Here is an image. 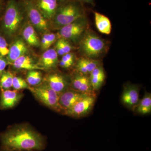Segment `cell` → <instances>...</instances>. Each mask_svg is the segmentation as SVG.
I'll return each mask as SVG.
<instances>
[{
	"label": "cell",
	"instance_id": "1",
	"mask_svg": "<svg viewBox=\"0 0 151 151\" xmlns=\"http://www.w3.org/2000/svg\"><path fill=\"white\" fill-rule=\"evenodd\" d=\"M4 150L10 151H35L45 148V142L40 134L27 125L9 129L0 136Z\"/></svg>",
	"mask_w": 151,
	"mask_h": 151
},
{
	"label": "cell",
	"instance_id": "2",
	"mask_svg": "<svg viewBox=\"0 0 151 151\" xmlns=\"http://www.w3.org/2000/svg\"><path fill=\"white\" fill-rule=\"evenodd\" d=\"M26 18L24 6H22L16 0H9L0 27L4 37L11 39L17 36L24 26Z\"/></svg>",
	"mask_w": 151,
	"mask_h": 151
},
{
	"label": "cell",
	"instance_id": "3",
	"mask_svg": "<svg viewBox=\"0 0 151 151\" xmlns=\"http://www.w3.org/2000/svg\"><path fill=\"white\" fill-rule=\"evenodd\" d=\"M84 17V9L79 2L68 1L58 6L52 20L51 26L59 30L66 25Z\"/></svg>",
	"mask_w": 151,
	"mask_h": 151
},
{
	"label": "cell",
	"instance_id": "4",
	"mask_svg": "<svg viewBox=\"0 0 151 151\" xmlns=\"http://www.w3.org/2000/svg\"><path fill=\"white\" fill-rule=\"evenodd\" d=\"M80 51L85 57L96 59L106 50L105 41L95 33L87 31L79 42Z\"/></svg>",
	"mask_w": 151,
	"mask_h": 151
},
{
	"label": "cell",
	"instance_id": "5",
	"mask_svg": "<svg viewBox=\"0 0 151 151\" xmlns=\"http://www.w3.org/2000/svg\"><path fill=\"white\" fill-rule=\"evenodd\" d=\"M29 90L41 103L58 112H63L59 103L60 94L55 92L45 82L30 87Z\"/></svg>",
	"mask_w": 151,
	"mask_h": 151
},
{
	"label": "cell",
	"instance_id": "6",
	"mask_svg": "<svg viewBox=\"0 0 151 151\" xmlns=\"http://www.w3.org/2000/svg\"><path fill=\"white\" fill-rule=\"evenodd\" d=\"M88 22L85 16L59 29V35L74 43L80 42L86 32L88 27Z\"/></svg>",
	"mask_w": 151,
	"mask_h": 151
},
{
	"label": "cell",
	"instance_id": "7",
	"mask_svg": "<svg viewBox=\"0 0 151 151\" xmlns=\"http://www.w3.org/2000/svg\"><path fill=\"white\" fill-rule=\"evenodd\" d=\"M24 6L29 23L36 31L42 33L48 32L50 26L48 21L45 18L33 1L27 0Z\"/></svg>",
	"mask_w": 151,
	"mask_h": 151
},
{
	"label": "cell",
	"instance_id": "8",
	"mask_svg": "<svg viewBox=\"0 0 151 151\" xmlns=\"http://www.w3.org/2000/svg\"><path fill=\"white\" fill-rule=\"evenodd\" d=\"M96 101L95 94H86L73 107L68 110L65 115L76 118H80L88 115L92 111Z\"/></svg>",
	"mask_w": 151,
	"mask_h": 151
},
{
	"label": "cell",
	"instance_id": "9",
	"mask_svg": "<svg viewBox=\"0 0 151 151\" xmlns=\"http://www.w3.org/2000/svg\"><path fill=\"white\" fill-rule=\"evenodd\" d=\"M139 88L136 84L127 83L124 85L121 100L123 104L129 109L134 110L139 101Z\"/></svg>",
	"mask_w": 151,
	"mask_h": 151
},
{
	"label": "cell",
	"instance_id": "10",
	"mask_svg": "<svg viewBox=\"0 0 151 151\" xmlns=\"http://www.w3.org/2000/svg\"><path fill=\"white\" fill-rule=\"evenodd\" d=\"M87 94H84L73 89H68L60 94L59 103L63 113L65 112Z\"/></svg>",
	"mask_w": 151,
	"mask_h": 151
},
{
	"label": "cell",
	"instance_id": "11",
	"mask_svg": "<svg viewBox=\"0 0 151 151\" xmlns=\"http://www.w3.org/2000/svg\"><path fill=\"white\" fill-rule=\"evenodd\" d=\"M44 82L60 94L68 89L70 84L65 76L59 73H52L47 74L45 76Z\"/></svg>",
	"mask_w": 151,
	"mask_h": 151
},
{
	"label": "cell",
	"instance_id": "12",
	"mask_svg": "<svg viewBox=\"0 0 151 151\" xmlns=\"http://www.w3.org/2000/svg\"><path fill=\"white\" fill-rule=\"evenodd\" d=\"M28 52L27 44L22 37H17L9 47V52L6 58L9 64H12L20 57L27 55Z\"/></svg>",
	"mask_w": 151,
	"mask_h": 151
},
{
	"label": "cell",
	"instance_id": "13",
	"mask_svg": "<svg viewBox=\"0 0 151 151\" xmlns=\"http://www.w3.org/2000/svg\"><path fill=\"white\" fill-rule=\"evenodd\" d=\"M71 84L72 89L78 92L87 94H95L91 86L89 75L77 72L71 79Z\"/></svg>",
	"mask_w": 151,
	"mask_h": 151
},
{
	"label": "cell",
	"instance_id": "14",
	"mask_svg": "<svg viewBox=\"0 0 151 151\" xmlns=\"http://www.w3.org/2000/svg\"><path fill=\"white\" fill-rule=\"evenodd\" d=\"M23 96L22 93L14 89L1 91L0 96V108L1 109L12 108L19 102Z\"/></svg>",
	"mask_w": 151,
	"mask_h": 151
},
{
	"label": "cell",
	"instance_id": "15",
	"mask_svg": "<svg viewBox=\"0 0 151 151\" xmlns=\"http://www.w3.org/2000/svg\"><path fill=\"white\" fill-rule=\"evenodd\" d=\"M57 0H36L34 3L45 18L51 22L58 7Z\"/></svg>",
	"mask_w": 151,
	"mask_h": 151
},
{
	"label": "cell",
	"instance_id": "16",
	"mask_svg": "<svg viewBox=\"0 0 151 151\" xmlns=\"http://www.w3.org/2000/svg\"><path fill=\"white\" fill-rule=\"evenodd\" d=\"M58 63V55L55 50L49 48L42 55L37 64L45 70H47L56 67Z\"/></svg>",
	"mask_w": 151,
	"mask_h": 151
},
{
	"label": "cell",
	"instance_id": "17",
	"mask_svg": "<svg viewBox=\"0 0 151 151\" xmlns=\"http://www.w3.org/2000/svg\"><path fill=\"white\" fill-rule=\"evenodd\" d=\"M12 65L14 68L17 70H45L38 65L32 57L27 54L20 57L13 63Z\"/></svg>",
	"mask_w": 151,
	"mask_h": 151
},
{
	"label": "cell",
	"instance_id": "18",
	"mask_svg": "<svg viewBox=\"0 0 151 151\" xmlns=\"http://www.w3.org/2000/svg\"><path fill=\"white\" fill-rule=\"evenodd\" d=\"M100 64V61L98 60L81 58L76 63V68L78 73L89 75L92 70L99 66Z\"/></svg>",
	"mask_w": 151,
	"mask_h": 151
},
{
	"label": "cell",
	"instance_id": "19",
	"mask_svg": "<svg viewBox=\"0 0 151 151\" xmlns=\"http://www.w3.org/2000/svg\"><path fill=\"white\" fill-rule=\"evenodd\" d=\"M22 36L26 43L30 46L38 47L40 46V41L37 32L29 23L24 25L22 29Z\"/></svg>",
	"mask_w": 151,
	"mask_h": 151
},
{
	"label": "cell",
	"instance_id": "20",
	"mask_svg": "<svg viewBox=\"0 0 151 151\" xmlns=\"http://www.w3.org/2000/svg\"><path fill=\"white\" fill-rule=\"evenodd\" d=\"M89 76L93 91L99 90L103 85L106 77L103 67L100 65L97 66L92 70Z\"/></svg>",
	"mask_w": 151,
	"mask_h": 151
},
{
	"label": "cell",
	"instance_id": "21",
	"mask_svg": "<svg viewBox=\"0 0 151 151\" xmlns=\"http://www.w3.org/2000/svg\"><path fill=\"white\" fill-rule=\"evenodd\" d=\"M95 25L98 30L101 33L109 35L112 30V25L107 17L97 12H94Z\"/></svg>",
	"mask_w": 151,
	"mask_h": 151
},
{
	"label": "cell",
	"instance_id": "22",
	"mask_svg": "<svg viewBox=\"0 0 151 151\" xmlns=\"http://www.w3.org/2000/svg\"><path fill=\"white\" fill-rule=\"evenodd\" d=\"M134 110L141 115H147L151 112V94L145 92L142 99L139 101Z\"/></svg>",
	"mask_w": 151,
	"mask_h": 151
},
{
	"label": "cell",
	"instance_id": "23",
	"mask_svg": "<svg viewBox=\"0 0 151 151\" xmlns=\"http://www.w3.org/2000/svg\"><path fill=\"white\" fill-rule=\"evenodd\" d=\"M43 78L40 71L37 70H28L26 76V81L29 86H34L42 82Z\"/></svg>",
	"mask_w": 151,
	"mask_h": 151
},
{
	"label": "cell",
	"instance_id": "24",
	"mask_svg": "<svg viewBox=\"0 0 151 151\" xmlns=\"http://www.w3.org/2000/svg\"><path fill=\"white\" fill-rule=\"evenodd\" d=\"M13 74L9 70H4L0 77V89L1 91L9 89L12 86Z\"/></svg>",
	"mask_w": 151,
	"mask_h": 151
},
{
	"label": "cell",
	"instance_id": "25",
	"mask_svg": "<svg viewBox=\"0 0 151 151\" xmlns=\"http://www.w3.org/2000/svg\"><path fill=\"white\" fill-rule=\"evenodd\" d=\"M30 87L26 81L22 77L14 76L12 87L14 90L19 91L23 89H29Z\"/></svg>",
	"mask_w": 151,
	"mask_h": 151
},
{
	"label": "cell",
	"instance_id": "26",
	"mask_svg": "<svg viewBox=\"0 0 151 151\" xmlns=\"http://www.w3.org/2000/svg\"><path fill=\"white\" fill-rule=\"evenodd\" d=\"M65 52V54L69 53L72 50L73 46L71 45L70 41L63 38L60 37L56 41Z\"/></svg>",
	"mask_w": 151,
	"mask_h": 151
},
{
	"label": "cell",
	"instance_id": "27",
	"mask_svg": "<svg viewBox=\"0 0 151 151\" xmlns=\"http://www.w3.org/2000/svg\"><path fill=\"white\" fill-rule=\"evenodd\" d=\"M9 46L5 38L0 35V56L6 57L9 52Z\"/></svg>",
	"mask_w": 151,
	"mask_h": 151
},
{
	"label": "cell",
	"instance_id": "28",
	"mask_svg": "<svg viewBox=\"0 0 151 151\" xmlns=\"http://www.w3.org/2000/svg\"><path fill=\"white\" fill-rule=\"evenodd\" d=\"M42 37L46 40L48 48L56 41L57 36L53 33L47 32L44 33Z\"/></svg>",
	"mask_w": 151,
	"mask_h": 151
},
{
	"label": "cell",
	"instance_id": "29",
	"mask_svg": "<svg viewBox=\"0 0 151 151\" xmlns=\"http://www.w3.org/2000/svg\"><path fill=\"white\" fill-rule=\"evenodd\" d=\"M74 58L75 56L74 54L70 52L63 55L61 60L67 63L70 67L74 63Z\"/></svg>",
	"mask_w": 151,
	"mask_h": 151
},
{
	"label": "cell",
	"instance_id": "30",
	"mask_svg": "<svg viewBox=\"0 0 151 151\" xmlns=\"http://www.w3.org/2000/svg\"><path fill=\"white\" fill-rule=\"evenodd\" d=\"M8 64V61L7 60L6 57L0 56V77Z\"/></svg>",
	"mask_w": 151,
	"mask_h": 151
},
{
	"label": "cell",
	"instance_id": "31",
	"mask_svg": "<svg viewBox=\"0 0 151 151\" xmlns=\"http://www.w3.org/2000/svg\"><path fill=\"white\" fill-rule=\"evenodd\" d=\"M80 3H87V4H93L94 2L93 0H76Z\"/></svg>",
	"mask_w": 151,
	"mask_h": 151
},
{
	"label": "cell",
	"instance_id": "32",
	"mask_svg": "<svg viewBox=\"0 0 151 151\" xmlns=\"http://www.w3.org/2000/svg\"><path fill=\"white\" fill-rule=\"evenodd\" d=\"M2 2L1 0H0V13H1V11L2 9Z\"/></svg>",
	"mask_w": 151,
	"mask_h": 151
},
{
	"label": "cell",
	"instance_id": "33",
	"mask_svg": "<svg viewBox=\"0 0 151 151\" xmlns=\"http://www.w3.org/2000/svg\"><path fill=\"white\" fill-rule=\"evenodd\" d=\"M68 0H57L58 1H60V2H65L67 1Z\"/></svg>",
	"mask_w": 151,
	"mask_h": 151
},
{
	"label": "cell",
	"instance_id": "34",
	"mask_svg": "<svg viewBox=\"0 0 151 151\" xmlns=\"http://www.w3.org/2000/svg\"><path fill=\"white\" fill-rule=\"evenodd\" d=\"M0 151H10L6 150H3Z\"/></svg>",
	"mask_w": 151,
	"mask_h": 151
},
{
	"label": "cell",
	"instance_id": "35",
	"mask_svg": "<svg viewBox=\"0 0 151 151\" xmlns=\"http://www.w3.org/2000/svg\"></svg>",
	"mask_w": 151,
	"mask_h": 151
}]
</instances>
